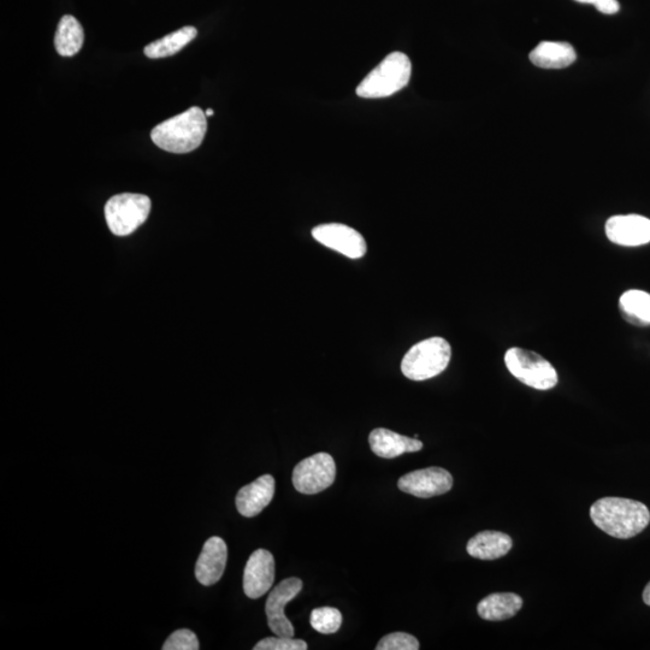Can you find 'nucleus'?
I'll return each instance as SVG.
<instances>
[{
	"instance_id": "obj_17",
	"label": "nucleus",
	"mask_w": 650,
	"mask_h": 650,
	"mask_svg": "<svg viewBox=\"0 0 650 650\" xmlns=\"http://www.w3.org/2000/svg\"><path fill=\"white\" fill-rule=\"evenodd\" d=\"M512 545L510 536L500 531L487 530L472 537L466 551L472 558L496 560L505 557L511 551Z\"/></svg>"
},
{
	"instance_id": "obj_12",
	"label": "nucleus",
	"mask_w": 650,
	"mask_h": 650,
	"mask_svg": "<svg viewBox=\"0 0 650 650\" xmlns=\"http://www.w3.org/2000/svg\"><path fill=\"white\" fill-rule=\"evenodd\" d=\"M606 235L619 246L647 245L650 242V220L640 215L613 216L606 223Z\"/></svg>"
},
{
	"instance_id": "obj_20",
	"label": "nucleus",
	"mask_w": 650,
	"mask_h": 650,
	"mask_svg": "<svg viewBox=\"0 0 650 650\" xmlns=\"http://www.w3.org/2000/svg\"><path fill=\"white\" fill-rule=\"evenodd\" d=\"M197 28L187 26L179 29L174 33L168 34L167 37L155 41L145 47V55L151 59L165 58L174 56L180 52L183 47L197 38Z\"/></svg>"
},
{
	"instance_id": "obj_6",
	"label": "nucleus",
	"mask_w": 650,
	"mask_h": 650,
	"mask_svg": "<svg viewBox=\"0 0 650 650\" xmlns=\"http://www.w3.org/2000/svg\"><path fill=\"white\" fill-rule=\"evenodd\" d=\"M151 212V200L143 194L123 193L112 197L105 205V218L112 234L127 236L146 222Z\"/></svg>"
},
{
	"instance_id": "obj_15",
	"label": "nucleus",
	"mask_w": 650,
	"mask_h": 650,
	"mask_svg": "<svg viewBox=\"0 0 650 650\" xmlns=\"http://www.w3.org/2000/svg\"><path fill=\"white\" fill-rule=\"evenodd\" d=\"M369 443L371 451L383 459L398 458L405 453L419 452L423 448L422 441L383 428L371 431Z\"/></svg>"
},
{
	"instance_id": "obj_2",
	"label": "nucleus",
	"mask_w": 650,
	"mask_h": 650,
	"mask_svg": "<svg viewBox=\"0 0 650 650\" xmlns=\"http://www.w3.org/2000/svg\"><path fill=\"white\" fill-rule=\"evenodd\" d=\"M208 121L205 112L194 106L182 114L158 124L151 138L159 149L171 153H188L202 145Z\"/></svg>"
},
{
	"instance_id": "obj_18",
	"label": "nucleus",
	"mask_w": 650,
	"mask_h": 650,
	"mask_svg": "<svg viewBox=\"0 0 650 650\" xmlns=\"http://www.w3.org/2000/svg\"><path fill=\"white\" fill-rule=\"evenodd\" d=\"M523 600L513 593H495L488 595L477 606V612L484 620L501 622L510 619L522 610Z\"/></svg>"
},
{
	"instance_id": "obj_1",
	"label": "nucleus",
	"mask_w": 650,
	"mask_h": 650,
	"mask_svg": "<svg viewBox=\"0 0 650 650\" xmlns=\"http://www.w3.org/2000/svg\"><path fill=\"white\" fill-rule=\"evenodd\" d=\"M590 518L607 535L628 540L648 527L650 512L640 501L623 498H604L594 502Z\"/></svg>"
},
{
	"instance_id": "obj_16",
	"label": "nucleus",
	"mask_w": 650,
	"mask_h": 650,
	"mask_svg": "<svg viewBox=\"0 0 650 650\" xmlns=\"http://www.w3.org/2000/svg\"><path fill=\"white\" fill-rule=\"evenodd\" d=\"M577 53L569 43L542 41L530 53V61L542 69H564L575 63Z\"/></svg>"
},
{
	"instance_id": "obj_10",
	"label": "nucleus",
	"mask_w": 650,
	"mask_h": 650,
	"mask_svg": "<svg viewBox=\"0 0 650 650\" xmlns=\"http://www.w3.org/2000/svg\"><path fill=\"white\" fill-rule=\"evenodd\" d=\"M398 487L406 494L429 499L448 493L453 487V477L441 468L416 470L401 477Z\"/></svg>"
},
{
	"instance_id": "obj_7",
	"label": "nucleus",
	"mask_w": 650,
	"mask_h": 650,
	"mask_svg": "<svg viewBox=\"0 0 650 650\" xmlns=\"http://www.w3.org/2000/svg\"><path fill=\"white\" fill-rule=\"evenodd\" d=\"M335 478L336 465L332 455L317 453L295 466L292 481L299 493L312 495L332 487Z\"/></svg>"
},
{
	"instance_id": "obj_22",
	"label": "nucleus",
	"mask_w": 650,
	"mask_h": 650,
	"mask_svg": "<svg viewBox=\"0 0 650 650\" xmlns=\"http://www.w3.org/2000/svg\"><path fill=\"white\" fill-rule=\"evenodd\" d=\"M310 623L319 634L332 635L341 628L342 614L334 607H319L312 611Z\"/></svg>"
},
{
	"instance_id": "obj_14",
	"label": "nucleus",
	"mask_w": 650,
	"mask_h": 650,
	"mask_svg": "<svg viewBox=\"0 0 650 650\" xmlns=\"http://www.w3.org/2000/svg\"><path fill=\"white\" fill-rule=\"evenodd\" d=\"M275 495V478L264 475L239 490L236 495V508L241 516L253 518L270 505Z\"/></svg>"
},
{
	"instance_id": "obj_9",
	"label": "nucleus",
	"mask_w": 650,
	"mask_h": 650,
	"mask_svg": "<svg viewBox=\"0 0 650 650\" xmlns=\"http://www.w3.org/2000/svg\"><path fill=\"white\" fill-rule=\"evenodd\" d=\"M301 589H303V581L297 577H291L282 581L270 593L267 604H265V613H267L269 628L274 635L294 636V626L286 617L285 607L289 601L297 598Z\"/></svg>"
},
{
	"instance_id": "obj_4",
	"label": "nucleus",
	"mask_w": 650,
	"mask_h": 650,
	"mask_svg": "<svg viewBox=\"0 0 650 650\" xmlns=\"http://www.w3.org/2000/svg\"><path fill=\"white\" fill-rule=\"evenodd\" d=\"M452 358L449 342L439 336L418 342L405 354L401 371L412 381H427L442 374Z\"/></svg>"
},
{
	"instance_id": "obj_28",
	"label": "nucleus",
	"mask_w": 650,
	"mask_h": 650,
	"mask_svg": "<svg viewBox=\"0 0 650 650\" xmlns=\"http://www.w3.org/2000/svg\"><path fill=\"white\" fill-rule=\"evenodd\" d=\"M205 115H206V117L214 116V110H212V109L206 110Z\"/></svg>"
},
{
	"instance_id": "obj_23",
	"label": "nucleus",
	"mask_w": 650,
	"mask_h": 650,
	"mask_svg": "<svg viewBox=\"0 0 650 650\" xmlns=\"http://www.w3.org/2000/svg\"><path fill=\"white\" fill-rule=\"evenodd\" d=\"M419 642L415 636L405 632H393L378 642L376 650H418Z\"/></svg>"
},
{
	"instance_id": "obj_19",
	"label": "nucleus",
	"mask_w": 650,
	"mask_h": 650,
	"mask_svg": "<svg viewBox=\"0 0 650 650\" xmlns=\"http://www.w3.org/2000/svg\"><path fill=\"white\" fill-rule=\"evenodd\" d=\"M85 34L81 23L72 15H65L58 23L55 46L59 55L72 57L84 46Z\"/></svg>"
},
{
	"instance_id": "obj_27",
	"label": "nucleus",
	"mask_w": 650,
	"mask_h": 650,
	"mask_svg": "<svg viewBox=\"0 0 650 650\" xmlns=\"http://www.w3.org/2000/svg\"><path fill=\"white\" fill-rule=\"evenodd\" d=\"M643 601L644 604L650 606V582L647 584V587L644 588Z\"/></svg>"
},
{
	"instance_id": "obj_8",
	"label": "nucleus",
	"mask_w": 650,
	"mask_h": 650,
	"mask_svg": "<svg viewBox=\"0 0 650 650\" xmlns=\"http://www.w3.org/2000/svg\"><path fill=\"white\" fill-rule=\"evenodd\" d=\"M312 236L319 244L351 259L363 258L368 251L364 236L346 224H321L312 229Z\"/></svg>"
},
{
	"instance_id": "obj_3",
	"label": "nucleus",
	"mask_w": 650,
	"mask_h": 650,
	"mask_svg": "<svg viewBox=\"0 0 650 650\" xmlns=\"http://www.w3.org/2000/svg\"><path fill=\"white\" fill-rule=\"evenodd\" d=\"M412 63L403 52L390 53L360 82L357 96L365 99L388 98L409 85Z\"/></svg>"
},
{
	"instance_id": "obj_11",
	"label": "nucleus",
	"mask_w": 650,
	"mask_h": 650,
	"mask_svg": "<svg viewBox=\"0 0 650 650\" xmlns=\"http://www.w3.org/2000/svg\"><path fill=\"white\" fill-rule=\"evenodd\" d=\"M275 559L267 549H257L248 559L244 571V592L247 598L259 599L273 588Z\"/></svg>"
},
{
	"instance_id": "obj_26",
	"label": "nucleus",
	"mask_w": 650,
	"mask_h": 650,
	"mask_svg": "<svg viewBox=\"0 0 650 650\" xmlns=\"http://www.w3.org/2000/svg\"><path fill=\"white\" fill-rule=\"evenodd\" d=\"M577 3L582 4H592L600 13L605 15H614L617 14L620 5L618 0H575Z\"/></svg>"
},
{
	"instance_id": "obj_24",
	"label": "nucleus",
	"mask_w": 650,
	"mask_h": 650,
	"mask_svg": "<svg viewBox=\"0 0 650 650\" xmlns=\"http://www.w3.org/2000/svg\"><path fill=\"white\" fill-rule=\"evenodd\" d=\"M200 648L197 635L188 629H180L171 634L164 642L163 650H198Z\"/></svg>"
},
{
	"instance_id": "obj_21",
	"label": "nucleus",
	"mask_w": 650,
	"mask_h": 650,
	"mask_svg": "<svg viewBox=\"0 0 650 650\" xmlns=\"http://www.w3.org/2000/svg\"><path fill=\"white\" fill-rule=\"evenodd\" d=\"M620 310L629 322L650 324V294L638 289L625 292L619 300Z\"/></svg>"
},
{
	"instance_id": "obj_13",
	"label": "nucleus",
	"mask_w": 650,
	"mask_h": 650,
	"mask_svg": "<svg viewBox=\"0 0 650 650\" xmlns=\"http://www.w3.org/2000/svg\"><path fill=\"white\" fill-rule=\"evenodd\" d=\"M228 561V547L221 537H211L205 542L195 565V577L204 587L220 582Z\"/></svg>"
},
{
	"instance_id": "obj_5",
	"label": "nucleus",
	"mask_w": 650,
	"mask_h": 650,
	"mask_svg": "<svg viewBox=\"0 0 650 650\" xmlns=\"http://www.w3.org/2000/svg\"><path fill=\"white\" fill-rule=\"evenodd\" d=\"M508 371L525 386L537 390H549L557 386L559 376L554 366L533 351L510 348L505 354Z\"/></svg>"
},
{
	"instance_id": "obj_25",
	"label": "nucleus",
	"mask_w": 650,
	"mask_h": 650,
	"mask_svg": "<svg viewBox=\"0 0 650 650\" xmlns=\"http://www.w3.org/2000/svg\"><path fill=\"white\" fill-rule=\"evenodd\" d=\"M307 648L309 647L305 641L285 636L264 638L253 647L254 650H306Z\"/></svg>"
}]
</instances>
